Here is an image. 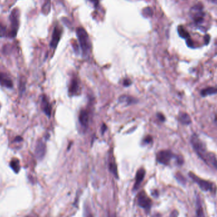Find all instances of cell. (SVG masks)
Masks as SVG:
<instances>
[{
  "mask_svg": "<svg viewBox=\"0 0 217 217\" xmlns=\"http://www.w3.org/2000/svg\"><path fill=\"white\" fill-rule=\"evenodd\" d=\"M187 45L189 47H193V42L192 40L190 39V38H189V39L187 40Z\"/></svg>",
  "mask_w": 217,
  "mask_h": 217,
  "instance_id": "obj_28",
  "label": "cell"
},
{
  "mask_svg": "<svg viewBox=\"0 0 217 217\" xmlns=\"http://www.w3.org/2000/svg\"><path fill=\"white\" fill-rule=\"evenodd\" d=\"M174 157L173 153L170 150H163L159 151L156 156V159L158 163L164 165H168L171 159Z\"/></svg>",
  "mask_w": 217,
  "mask_h": 217,
  "instance_id": "obj_4",
  "label": "cell"
},
{
  "mask_svg": "<svg viewBox=\"0 0 217 217\" xmlns=\"http://www.w3.org/2000/svg\"><path fill=\"white\" fill-rule=\"evenodd\" d=\"M76 34L84 55H87L90 51L91 44L89 36L86 31L82 28H79L76 30Z\"/></svg>",
  "mask_w": 217,
  "mask_h": 217,
  "instance_id": "obj_2",
  "label": "cell"
},
{
  "mask_svg": "<svg viewBox=\"0 0 217 217\" xmlns=\"http://www.w3.org/2000/svg\"><path fill=\"white\" fill-rule=\"evenodd\" d=\"M62 30L58 26L55 27L52 34V41L50 42V46L54 49H55L58 45V43L60 40L62 35Z\"/></svg>",
  "mask_w": 217,
  "mask_h": 217,
  "instance_id": "obj_8",
  "label": "cell"
},
{
  "mask_svg": "<svg viewBox=\"0 0 217 217\" xmlns=\"http://www.w3.org/2000/svg\"><path fill=\"white\" fill-rule=\"evenodd\" d=\"M0 85L7 88H13V81L9 76L4 73L0 72Z\"/></svg>",
  "mask_w": 217,
  "mask_h": 217,
  "instance_id": "obj_12",
  "label": "cell"
},
{
  "mask_svg": "<svg viewBox=\"0 0 217 217\" xmlns=\"http://www.w3.org/2000/svg\"><path fill=\"white\" fill-rule=\"evenodd\" d=\"M191 144L197 156L207 165L217 170V158L216 156L213 153L207 150L206 145L197 135L194 134L192 135Z\"/></svg>",
  "mask_w": 217,
  "mask_h": 217,
  "instance_id": "obj_1",
  "label": "cell"
},
{
  "mask_svg": "<svg viewBox=\"0 0 217 217\" xmlns=\"http://www.w3.org/2000/svg\"><path fill=\"white\" fill-rule=\"evenodd\" d=\"M119 100L121 102H126L127 104H133L135 102V98H133L131 97H129V96H126V95H123V96L120 97L119 98Z\"/></svg>",
  "mask_w": 217,
  "mask_h": 217,
  "instance_id": "obj_18",
  "label": "cell"
},
{
  "mask_svg": "<svg viewBox=\"0 0 217 217\" xmlns=\"http://www.w3.org/2000/svg\"><path fill=\"white\" fill-rule=\"evenodd\" d=\"M69 93L72 96L78 95L80 93V84L77 79L74 78L72 80L69 88Z\"/></svg>",
  "mask_w": 217,
  "mask_h": 217,
  "instance_id": "obj_10",
  "label": "cell"
},
{
  "mask_svg": "<svg viewBox=\"0 0 217 217\" xmlns=\"http://www.w3.org/2000/svg\"><path fill=\"white\" fill-rule=\"evenodd\" d=\"M178 211H176V210H174L173 211L171 212L170 217H177L178 216Z\"/></svg>",
  "mask_w": 217,
  "mask_h": 217,
  "instance_id": "obj_31",
  "label": "cell"
},
{
  "mask_svg": "<svg viewBox=\"0 0 217 217\" xmlns=\"http://www.w3.org/2000/svg\"><path fill=\"white\" fill-rule=\"evenodd\" d=\"M46 147L45 142L42 140H39L36 143L35 148V156L39 160H41L45 156Z\"/></svg>",
  "mask_w": 217,
  "mask_h": 217,
  "instance_id": "obj_6",
  "label": "cell"
},
{
  "mask_svg": "<svg viewBox=\"0 0 217 217\" xmlns=\"http://www.w3.org/2000/svg\"><path fill=\"white\" fill-rule=\"evenodd\" d=\"M22 141H23V138L20 136L16 137L14 139V142H20Z\"/></svg>",
  "mask_w": 217,
  "mask_h": 217,
  "instance_id": "obj_29",
  "label": "cell"
},
{
  "mask_svg": "<svg viewBox=\"0 0 217 217\" xmlns=\"http://www.w3.org/2000/svg\"><path fill=\"white\" fill-rule=\"evenodd\" d=\"M157 116H158V118L161 121L163 122V121H165V117H164V115H163V114H161V113H158Z\"/></svg>",
  "mask_w": 217,
  "mask_h": 217,
  "instance_id": "obj_26",
  "label": "cell"
},
{
  "mask_svg": "<svg viewBox=\"0 0 217 217\" xmlns=\"http://www.w3.org/2000/svg\"><path fill=\"white\" fill-rule=\"evenodd\" d=\"M19 90L20 94H22L25 90V83L24 80L20 79L19 82Z\"/></svg>",
  "mask_w": 217,
  "mask_h": 217,
  "instance_id": "obj_21",
  "label": "cell"
},
{
  "mask_svg": "<svg viewBox=\"0 0 217 217\" xmlns=\"http://www.w3.org/2000/svg\"><path fill=\"white\" fill-rule=\"evenodd\" d=\"M145 175V171L144 168H140V170H138L135 177V183L133 186L134 190H137L138 189L140 184H141V183L144 180Z\"/></svg>",
  "mask_w": 217,
  "mask_h": 217,
  "instance_id": "obj_11",
  "label": "cell"
},
{
  "mask_svg": "<svg viewBox=\"0 0 217 217\" xmlns=\"http://www.w3.org/2000/svg\"><path fill=\"white\" fill-rule=\"evenodd\" d=\"M178 34H179V36L183 38H184V39H189V38H190V35L189 34V33L184 28V27L182 26H178Z\"/></svg>",
  "mask_w": 217,
  "mask_h": 217,
  "instance_id": "obj_17",
  "label": "cell"
},
{
  "mask_svg": "<svg viewBox=\"0 0 217 217\" xmlns=\"http://www.w3.org/2000/svg\"><path fill=\"white\" fill-rule=\"evenodd\" d=\"M189 175V176L199 185V187L202 190L205 191V192H208V191L213 190V184L210 182L202 179V178L196 176L193 172H190Z\"/></svg>",
  "mask_w": 217,
  "mask_h": 217,
  "instance_id": "obj_3",
  "label": "cell"
},
{
  "mask_svg": "<svg viewBox=\"0 0 217 217\" xmlns=\"http://www.w3.org/2000/svg\"><path fill=\"white\" fill-rule=\"evenodd\" d=\"M217 93V88L214 87H208L204 89L201 92V95L202 97H206L208 95H215Z\"/></svg>",
  "mask_w": 217,
  "mask_h": 217,
  "instance_id": "obj_16",
  "label": "cell"
},
{
  "mask_svg": "<svg viewBox=\"0 0 217 217\" xmlns=\"http://www.w3.org/2000/svg\"><path fill=\"white\" fill-rule=\"evenodd\" d=\"M26 217H31V216H26Z\"/></svg>",
  "mask_w": 217,
  "mask_h": 217,
  "instance_id": "obj_36",
  "label": "cell"
},
{
  "mask_svg": "<svg viewBox=\"0 0 217 217\" xmlns=\"http://www.w3.org/2000/svg\"><path fill=\"white\" fill-rule=\"evenodd\" d=\"M197 217H205V215H204V212H203V210L201 206V205H199V203H198L197 206Z\"/></svg>",
  "mask_w": 217,
  "mask_h": 217,
  "instance_id": "obj_22",
  "label": "cell"
},
{
  "mask_svg": "<svg viewBox=\"0 0 217 217\" xmlns=\"http://www.w3.org/2000/svg\"><path fill=\"white\" fill-rule=\"evenodd\" d=\"M107 126L105 124H102V133L104 134L105 133V132L107 130Z\"/></svg>",
  "mask_w": 217,
  "mask_h": 217,
  "instance_id": "obj_30",
  "label": "cell"
},
{
  "mask_svg": "<svg viewBox=\"0 0 217 217\" xmlns=\"http://www.w3.org/2000/svg\"><path fill=\"white\" fill-rule=\"evenodd\" d=\"M109 170L110 171L116 176V178H118V170H117V166L116 163L112 162L109 163Z\"/></svg>",
  "mask_w": 217,
  "mask_h": 217,
  "instance_id": "obj_19",
  "label": "cell"
},
{
  "mask_svg": "<svg viewBox=\"0 0 217 217\" xmlns=\"http://www.w3.org/2000/svg\"><path fill=\"white\" fill-rule=\"evenodd\" d=\"M176 177V179L182 183H184L185 182V179L184 178V176H182L181 174H180V173H177Z\"/></svg>",
  "mask_w": 217,
  "mask_h": 217,
  "instance_id": "obj_24",
  "label": "cell"
},
{
  "mask_svg": "<svg viewBox=\"0 0 217 217\" xmlns=\"http://www.w3.org/2000/svg\"><path fill=\"white\" fill-rule=\"evenodd\" d=\"M0 109H1V104H0Z\"/></svg>",
  "mask_w": 217,
  "mask_h": 217,
  "instance_id": "obj_35",
  "label": "cell"
},
{
  "mask_svg": "<svg viewBox=\"0 0 217 217\" xmlns=\"http://www.w3.org/2000/svg\"><path fill=\"white\" fill-rule=\"evenodd\" d=\"M143 142L144 144H150L152 142V138L151 136L150 135H148L147 137H145L144 138V140H143Z\"/></svg>",
  "mask_w": 217,
  "mask_h": 217,
  "instance_id": "obj_23",
  "label": "cell"
},
{
  "mask_svg": "<svg viewBox=\"0 0 217 217\" xmlns=\"http://www.w3.org/2000/svg\"><path fill=\"white\" fill-rule=\"evenodd\" d=\"M210 36L209 34H206L205 36V44L206 45H208L210 42Z\"/></svg>",
  "mask_w": 217,
  "mask_h": 217,
  "instance_id": "obj_27",
  "label": "cell"
},
{
  "mask_svg": "<svg viewBox=\"0 0 217 217\" xmlns=\"http://www.w3.org/2000/svg\"><path fill=\"white\" fill-rule=\"evenodd\" d=\"M107 217H116V216L114 213H108Z\"/></svg>",
  "mask_w": 217,
  "mask_h": 217,
  "instance_id": "obj_33",
  "label": "cell"
},
{
  "mask_svg": "<svg viewBox=\"0 0 217 217\" xmlns=\"http://www.w3.org/2000/svg\"><path fill=\"white\" fill-rule=\"evenodd\" d=\"M90 1L91 2H92L95 5H97L98 4V0H90Z\"/></svg>",
  "mask_w": 217,
  "mask_h": 217,
  "instance_id": "obj_32",
  "label": "cell"
},
{
  "mask_svg": "<svg viewBox=\"0 0 217 217\" xmlns=\"http://www.w3.org/2000/svg\"><path fill=\"white\" fill-rule=\"evenodd\" d=\"M138 204L140 207L146 211H149L152 206V201L145 192H141L138 197Z\"/></svg>",
  "mask_w": 217,
  "mask_h": 217,
  "instance_id": "obj_5",
  "label": "cell"
},
{
  "mask_svg": "<svg viewBox=\"0 0 217 217\" xmlns=\"http://www.w3.org/2000/svg\"><path fill=\"white\" fill-rule=\"evenodd\" d=\"M10 167L15 173H18L20 169L19 160L17 158L13 159L10 163Z\"/></svg>",
  "mask_w": 217,
  "mask_h": 217,
  "instance_id": "obj_15",
  "label": "cell"
},
{
  "mask_svg": "<svg viewBox=\"0 0 217 217\" xmlns=\"http://www.w3.org/2000/svg\"><path fill=\"white\" fill-rule=\"evenodd\" d=\"M132 84V81L130 80L129 79H126L124 80L123 81V85L125 86V87H127V86H129L130 85H131Z\"/></svg>",
  "mask_w": 217,
  "mask_h": 217,
  "instance_id": "obj_25",
  "label": "cell"
},
{
  "mask_svg": "<svg viewBox=\"0 0 217 217\" xmlns=\"http://www.w3.org/2000/svg\"><path fill=\"white\" fill-rule=\"evenodd\" d=\"M84 217H93L90 207L87 204H85L84 207Z\"/></svg>",
  "mask_w": 217,
  "mask_h": 217,
  "instance_id": "obj_20",
  "label": "cell"
},
{
  "mask_svg": "<svg viewBox=\"0 0 217 217\" xmlns=\"http://www.w3.org/2000/svg\"><path fill=\"white\" fill-rule=\"evenodd\" d=\"M178 120L183 124H189L192 122L189 115L186 112H182L179 114Z\"/></svg>",
  "mask_w": 217,
  "mask_h": 217,
  "instance_id": "obj_14",
  "label": "cell"
},
{
  "mask_svg": "<svg viewBox=\"0 0 217 217\" xmlns=\"http://www.w3.org/2000/svg\"><path fill=\"white\" fill-rule=\"evenodd\" d=\"M79 121L82 126L87 128L89 123V115L86 110H81L79 115Z\"/></svg>",
  "mask_w": 217,
  "mask_h": 217,
  "instance_id": "obj_13",
  "label": "cell"
},
{
  "mask_svg": "<svg viewBox=\"0 0 217 217\" xmlns=\"http://www.w3.org/2000/svg\"><path fill=\"white\" fill-rule=\"evenodd\" d=\"M41 108L44 113L50 118L52 113V106H51L49 100L46 95H43L41 97Z\"/></svg>",
  "mask_w": 217,
  "mask_h": 217,
  "instance_id": "obj_9",
  "label": "cell"
},
{
  "mask_svg": "<svg viewBox=\"0 0 217 217\" xmlns=\"http://www.w3.org/2000/svg\"><path fill=\"white\" fill-rule=\"evenodd\" d=\"M211 1L213 3H215V4H217V0H211Z\"/></svg>",
  "mask_w": 217,
  "mask_h": 217,
  "instance_id": "obj_34",
  "label": "cell"
},
{
  "mask_svg": "<svg viewBox=\"0 0 217 217\" xmlns=\"http://www.w3.org/2000/svg\"><path fill=\"white\" fill-rule=\"evenodd\" d=\"M19 12L17 10H14L11 14V36L15 37L18 28H19Z\"/></svg>",
  "mask_w": 217,
  "mask_h": 217,
  "instance_id": "obj_7",
  "label": "cell"
}]
</instances>
